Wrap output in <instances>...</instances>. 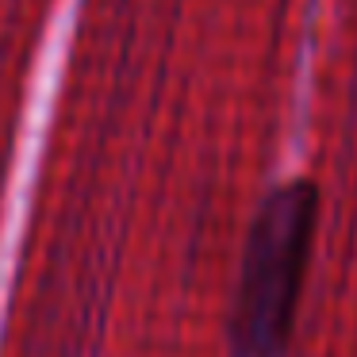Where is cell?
Wrapping results in <instances>:
<instances>
[{"label":"cell","mask_w":357,"mask_h":357,"mask_svg":"<svg viewBox=\"0 0 357 357\" xmlns=\"http://www.w3.org/2000/svg\"><path fill=\"white\" fill-rule=\"evenodd\" d=\"M319 223V192L311 181L277 185L250 223L246 254L234 288L231 349L234 357H284L300 315Z\"/></svg>","instance_id":"6da1fadb"}]
</instances>
